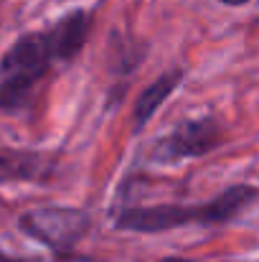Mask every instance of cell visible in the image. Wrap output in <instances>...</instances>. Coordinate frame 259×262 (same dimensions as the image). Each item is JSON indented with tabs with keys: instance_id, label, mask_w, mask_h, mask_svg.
Returning a JSON list of instances; mask_svg holds the SVG:
<instances>
[{
	"instance_id": "obj_1",
	"label": "cell",
	"mask_w": 259,
	"mask_h": 262,
	"mask_svg": "<svg viewBox=\"0 0 259 262\" xmlns=\"http://www.w3.org/2000/svg\"><path fill=\"white\" fill-rule=\"evenodd\" d=\"M91 13L72 10L61 20L18 36L0 59V112L13 115L31 104L36 87L54 67L72 64L89 41Z\"/></svg>"
},
{
	"instance_id": "obj_2",
	"label": "cell",
	"mask_w": 259,
	"mask_h": 262,
	"mask_svg": "<svg viewBox=\"0 0 259 262\" xmlns=\"http://www.w3.org/2000/svg\"><path fill=\"white\" fill-rule=\"evenodd\" d=\"M257 199V186L234 183L203 204H155L122 209L114 216V227L137 234H160L180 227H221L242 216Z\"/></svg>"
},
{
	"instance_id": "obj_3",
	"label": "cell",
	"mask_w": 259,
	"mask_h": 262,
	"mask_svg": "<svg viewBox=\"0 0 259 262\" xmlns=\"http://www.w3.org/2000/svg\"><path fill=\"white\" fill-rule=\"evenodd\" d=\"M91 227V216L84 209L64 206V204H46L28 209L18 216V229L31 239L49 247L56 257H72L79 242L86 237Z\"/></svg>"
},
{
	"instance_id": "obj_4",
	"label": "cell",
	"mask_w": 259,
	"mask_h": 262,
	"mask_svg": "<svg viewBox=\"0 0 259 262\" xmlns=\"http://www.w3.org/2000/svg\"><path fill=\"white\" fill-rule=\"evenodd\" d=\"M224 143V130L216 117H191L173 127L171 133L155 143L153 161L178 163L188 158H203Z\"/></svg>"
},
{
	"instance_id": "obj_5",
	"label": "cell",
	"mask_w": 259,
	"mask_h": 262,
	"mask_svg": "<svg viewBox=\"0 0 259 262\" xmlns=\"http://www.w3.org/2000/svg\"><path fill=\"white\" fill-rule=\"evenodd\" d=\"M56 171V156L26 148H5L0 145V186L18 181H49Z\"/></svg>"
},
{
	"instance_id": "obj_6",
	"label": "cell",
	"mask_w": 259,
	"mask_h": 262,
	"mask_svg": "<svg viewBox=\"0 0 259 262\" xmlns=\"http://www.w3.org/2000/svg\"><path fill=\"white\" fill-rule=\"evenodd\" d=\"M180 82H183V69H171L140 92V97L135 102V112H132V130L135 133H140L153 120V115L160 110L163 102H168V97L175 92Z\"/></svg>"
},
{
	"instance_id": "obj_7",
	"label": "cell",
	"mask_w": 259,
	"mask_h": 262,
	"mask_svg": "<svg viewBox=\"0 0 259 262\" xmlns=\"http://www.w3.org/2000/svg\"><path fill=\"white\" fill-rule=\"evenodd\" d=\"M0 262H26V260H18V257H13V255H8L3 247H0Z\"/></svg>"
},
{
	"instance_id": "obj_8",
	"label": "cell",
	"mask_w": 259,
	"mask_h": 262,
	"mask_svg": "<svg viewBox=\"0 0 259 262\" xmlns=\"http://www.w3.org/2000/svg\"><path fill=\"white\" fill-rule=\"evenodd\" d=\"M219 3H224V5H229V8H239V5H247L249 0H219Z\"/></svg>"
},
{
	"instance_id": "obj_9",
	"label": "cell",
	"mask_w": 259,
	"mask_h": 262,
	"mask_svg": "<svg viewBox=\"0 0 259 262\" xmlns=\"http://www.w3.org/2000/svg\"><path fill=\"white\" fill-rule=\"evenodd\" d=\"M158 262H196V260H188V257H175V255H171V257H163V260Z\"/></svg>"
}]
</instances>
